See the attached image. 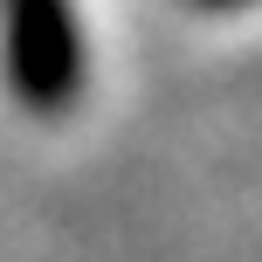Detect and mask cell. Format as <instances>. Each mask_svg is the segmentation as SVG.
Masks as SVG:
<instances>
[{
	"mask_svg": "<svg viewBox=\"0 0 262 262\" xmlns=\"http://www.w3.org/2000/svg\"><path fill=\"white\" fill-rule=\"evenodd\" d=\"M193 7H249V0H193Z\"/></svg>",
	"mask_w": 262,
	"mask_h": 262,
	"instance_id": "cell-2",
	"label": "cell"
},
{
	"mask_svg": "<svg viewBox=\"0 0 262 262\" xmlns=\"http://www.w3.org/2000/svg\"><path fill=\"white\" fill-rule=\"evenodd\" d=\"M0 62L35 118H62L90 76L76 0H0Z\"/></svg>",
	"mask_w": 262,
	"mask_h": 262,
	"instance_id": "cell-1",
	"label": "cell"
}]
</instances>
